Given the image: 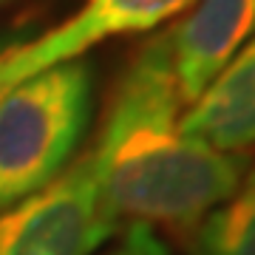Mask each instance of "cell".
Masks as SVG:
<instances>
[{"mask_svg": "<svg viewBox=\"0 0 255 255\" xmlns=\"http://www.w3.org/2000/svg\"><path fill=\"white\" fill-rule=\"evenodd\" d=\"M170 28L136 51L91 145L117 221L196 230L247 173L244 153H221L184 133Z\"/></svg>", "mask_w": 255, "mask_h": 255, "instance_id": "1", "label": "cell"}, {"mask_svg": "<svg viewBox=\"0 0 255 255\" xmlns=\"http://www.w3.org/2000/svg\"><path fill=\"white\" fill-rule=\"evenodd\" d=\"M94 105L82 60L51 65L0 91V210L54 182L80 150Z\"/></svg>", "mask_w": 255, "mask_h": 255, "instance_id": "2", "label": "cell"}, {"mask_svg": "<svg viewBox=\"0 0 255 255\" xmlns=\"http://www.w3.org/2000/svg\"><path fill=\"white\" fill-rule=\"evenodd\" d=\"M117 224L94 150H85L54 182L0 210V255H94Z\"/></svg>", "mask_w": 255, "mask_h": 255, "instance_id": "3", "label": "cell"}, {"mask_svg": "<svg viewBox=\"0 0 255 255\" xmlns=\"http://www.w3.org/2000/svg\"><path fill=\"white\" fill-rule=\"evenodd\" d=\"M193 3L196 0H85L63 23L0 51V91L51 65L80 60L105 40L153 31Z\"/></svg>", "mask_w": 255, "mask_h": 255, "instance_id": "4", "label": "cell"}, {"mask_svg": "<svg viewBox=\"0 0 255 255\" xmlns=\"http://www.w3.org/2000/svg\"><path fill=\"white\" fill-rule=\"evenodd\" d=\"M255 34V0H196L170 28L173 68L184 105H190L230 57Z\"/></svg>", "mask_w": 255, "mask_h": 255, "instance_id": "5", "label": "cell"}, {"mask_svg": "<svg viewBox=\"0 0 255 255\" xmlns=\"http://www.w3.org/2000/svg\"><path fill=\"white\" fill-rule=\"evenodd\" d=\"M182 128L221 153L255 147V34L187 105Z\"/></svg>", "mask_w": 255, "mask_h": 255, "instance_id": "6", "label": "cell"}, {"mask_svg": "<svg viewBox=\"0 0 255 255\" xmlns=\"http://www.w3.org/2000/svg\"><path fill=\"white\" fill-rule=\"evenodd\" d=\"M193 255H255V164L193 230Z\"/></svg>", "mask_w": 255, "mask_h": 255, "instance_id": "7", "label": "cell"}, {"mask_svg": "<svg viewBox=\"0 0 255 255\" xmlns=\"http://www.w3.org/2000/svg\"><path fill=\"white\" fill-rule=\"evenodd\" d=\"M105 255H173V253L164 247V241L147 224H130L125 230V236L117 241V247L108 250Z\"/></svg>", "mask_w": 255, "mask_h": 255, "instance_id": "8", "label": "cell"}, {"mask_svg": "<svg viewBox=\"0 0 255 255\" xmlns=\"http://www.w3.org/2000/svg\"><path fill=\"white\" fill-rule=\"evenodd\" d=\"M0 3H3V0H0Z\"/></svg>", "mask_w": 255, "mask_h": 255, "instance_id": "9", "label": "cell"}]
</instances>
